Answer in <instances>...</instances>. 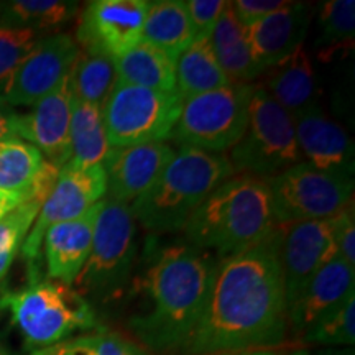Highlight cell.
I'll list each match as a JSON object with an SVG mask.
<instances>
[{"mask_svg":"<svg viewBox=\"0 0 355 355\" xmlns=\"http://www.w3.org/2000/svg\"><path fill=\"white\" fill-rule=\"evenodd\" d=\"M279 227L242 254L219 260L206 308L183 355L270 350L290 331L279 266Z\"/></svg>","mask_w":355,"mask_h":355,"instance_id":"6da1fadb","label":"cell"},{"mask_svg":"<svg viewBox=\"0 0 355 355\" xmlns=\"http://www.w3.org/2000/svg\"><path fill=\"white\" fill-rule=\"evenodd\" d=\"M217 261L188 243L152 257L135 286L141 304L128 318V327L145 349L183 354L201 321Z\"/></svg>","mask_w":355,"mask_h":355,"instance_id":"7a4b0ae2","label":"cell"},{"mask_svg":"<svg viewBox=\"0 0 355 355\" xmlns=\"http://www.w3.org/2000/svg\"><path fill=\"white\" fill-rule=\"evenodd\" d=\"M275 227L265 181L235 175L204 199L183 232L188 245L224 260L255 247Z\"/></svg>","mask_w":355,"mask_h":355,"instance_id":"3957f363","label":"cell"},{"mask_svg":"<svg viewBox=\"0 0 355 355\" xmlns=\"http://www.w3.org/2000/svg\"><path fill=\"white\" fill-rule=\"evenodd\" d=\"M232 176L225 153L181 146L157 181L130 204L133 219L153 234L183 230L204 199Z\"/></svg>","mask_w":355,"mask_h":355,"instance_id":"277c9868","label":"cell"},{"mask_svg":"<svg viewBox=\"0 0 355 355\" xmlns=\"http://www.w3.org/2000/svg\"><path fill=\"white\" fill-rule=\"evenodd\" d=\"M0 309L8 311L33 352L99 327L91 301L51 278H33L25 288L6 291L0 296Z\"/></svg>","mask_w":355,"mask_h":355,"instance_id":"5b68a950","label":"cell"},{"mask_svg":"<svg viewBox=\"0 0 355 355\" xmlns=\"http://www.w3.org/2000/svg\"><path fill=\"white\" fill-rule=\"evenodd\" d=\"M137 234L130 206L102 199L91 252L74 279V290L99 303L123 295L137 259Z\"/></svg>","mask_w":355,"mask_h":355,"instance_id":"8992f818","label":"cell"},{"mask_svg":"<svg viewBox=\"0 0 355 355\" xmlns=\"http://www.w3.org/2000/svg\"><path fill=\"white\" fill-rule=\"evenodd\" d=\"M229 152L235 175L255 178L265 183L303 163L295 121L257 84L252 92L245 132Z\"/></svg>","mask_w":355,"mask_h":355,"instance_id":"52a82bcc","label":"cell"},{"mask_svg":"<svg viewBox=\"0 0 355 355\" xmlns=\"http://www.w3.org/2000/svg\"><path fill=\"white\" fill-rule=\"evenodd\" d=\"M255 84L232 83L183 99L170 140L211 153H225L242 139Z\"/></svg>","mask_w":355,"mask_h":355,"instance_id":"ba28073f","label":"cell"},{"mask_svg":"<svg viewBox=\"0 0 355 355\" xmlns=\"http://www.w3.org/2000/svg\"><path fill=\"white\" fill-rule=\"evenodd\" d=\"M183 99L176 91H158L115 83L102 105L110 146H132L166 141L180 117Z\"/></svg>","mask_w":355,"mask_h":355,"instance_id":"9c48e42d","label":"cell"},{"mask_svg":"<svg viewBox=\"0 0 355 355\" xmlns=\"http://www.w3.org/2000/svg\"><path fill=\"white\" fill-rule=\"evenodd\" d=\"M277 225L332 219L354 202V181L329 175L308 163L266 181Z\"/></svg>","mask_w":355,"mask_h":355,"instance_id":"30bf717a","label":"cell"},{"mask_svg":"<svg viewBox=\"0 0 355 355\" xmlns=\"http://www.w3.org/2000/svg\"><path fill=\"white\" fill-rule=\"evenodd\" d=\"M105 193L107 180L102 165L83 168L66 163L60 170L50 194L44 199L20 254L28 261L37 260L42 254L44 234L51 225L86 214L104 199Z\"/></svg>","mask_w":355,"mask_h":355,"instance_id":"8fae6325","label":"cell"},{"mask_svg":"<svg viewBox=\"0 0 355 355\" xmlns=\"http://www.w3.org/2000/svg\"><path fill=\"white\" fill-rule=\"evenodd\" d=\"M148 0H92L78 13L79 50L119 58L141 42Z\"/></svg>","mask_w":355,"mask_h":355,"instance_id":"7c38bea8","label":"cell"},{"mask_svg":"<svg viewBox=\"0 0 355 355\" xmlns=\"http://www.w3.org/2000/svg\"><path fill=\"white\" fill-rule=\"evenodd\" d=\"M278 227V257L283 283H285L286 304L290 311L313 275L322 265L337 257L336 217L295 222Z\"/></svg>","mask_w":355,"mask_h":355,"instance_id":"4fadbf2b","label":"cell"},{"mask_svg":"<svg viewBox=\"0 0 355 355\" xmlns=\"http://www.w3.org/2000/svg\"><path fill=\"white\" fill-rule=\"evenodd\" d=\"M78 55L79 46L71 35H44L12 76L3 102L10 107H33L69 76Z\"/></svg>","mask_w":355,"mask_h":355,"instance_id":"5bb4252c","label":"cell"},{"mask_svg":"<svg viewBox=\"0 0 355 355\" xmlns=\"http://www.w3.org/2000/svg\"><path fill=\"white\" fill-rule=\"evenodd\" d=\"M73 94L68 78L55 91L33 105L32 112L17 114L15 137L37 146L53 166L63 168L69 162V127Z\"/></svg>","mask_w":355,"mask_h":355,"instance_id":"9a60e30c","label":"cell"},{"mask_svg":"<svg viewBox=\"0 0 355 355\" xmlns=\"http://www.w3.org/2000/svg\"><path fill=\"white\" fill-rule=\"evenodd\" d=\"M175 153L176 150L166 141L112 146L102 163L107 180V199L130 206L157 181Z\"/></svg>","mask_w":355,"mask_h":355,"instance_id":"2e32d148","label":"cell"},{"mask_svg":"<svg viewBox=\"0 0 355 355\" xmlns=\"http://www.w3.org/2000/svg\"><path fill=\"white\" fill-rule=\"evenodd\" d=\"M295 132L304 163L354 181V140L340 123L318 107L295 119Z\"/></svg>","mask_w":355,"mask_h":355,"instance_id":"e0dca14e","label":"cell"},{"mask_svg":"<svg viewBox=\"0 0 355 355\" xmlns=\"http://www.w3.org/2000/svg\"><path fill=\"white\" fill-rule=\"evenodd\" d=\"M311 13L313 8L309 3L288 2L272 15L248 26V43L261 74L303 46Z\"/></svg>","mask_w":355,"mask_h":355,"instance_id":"ac0fdd59","label":"cell"},{"mask_svg":"<svg viewBox=\"0 0 355 355\" xmlns=\"http://www.w3.org/2000/svg\"><path fill=\"white\" fill-rule=\"evenodd\" d=\"M99 206L101 202H97L78 219L60 222L46 230L42 252L48 278L73 286L91 252Z\"/></svg>","mask_w":355,"mask_h":355,"instance_id":"d6986e66","label":"cell"},{"mask_svg":"<svg viewBox=\"0 0 355 355\" xmlns=\"http://www.w3.org/2000/svg\"><path fill=\"white\" fill-rule=\"evenodd\" d=\"M352 293H355V266L334 257L313 275L288 311L293 334H303L319 316Z\"/></svg>","mask_w":355,"mask_h":355,"instance_id":"ffe728a7","label":"cell"},{"mask_svg":"<svg viewBox=\"0 0 355 355\" xmlns=\"http://www.w3.org/2000/svg\"><path fill=\"white\" fill-rule=\"evenodd\" d=\"M60 168L43 158L37 146L19 137L0 141V191L24 198L46 199Z\"/></svg>","mask_w":355,"mask_h":355,"instance_id":"44dd1931","label":"cell"},{"mask_svg":"<svg viewBox=\"0 0 355 355\" xmlns=\"http://www.w3.org/2000/svg\"><path fill=\"white\" fill-rule=\"evenodd\" d=\"M260 86L291 115L293 121L321 107L316 69L304 44L282 63L265 71V81Z\"/></svg>","mask_w":355,"mask_h":355,"instance_id":"7402d4cb","label":"cell"},{"mask_svg":"<svg viewBox=\"0 0 355 355\" xmlns=\"http://www.w3.org/2000/svg\"><path fill=\"white\" fill-rule=\"evenodd\" d=\"M209 43L220 68L232 83L250 84V81L261 76L259 64L252 55L247 28L235 17L232 2L216 24Z\"/></svg>","mask_w":355,"mask_h":355,"instance_id":"603a6c76","label":"cell"},{"mask_svg":"<svg viewBox=\"0 0 355 355\" xmlns=\"http://www.w3.org/2000/svg\"><path fill=\"white\" fill-rule=\"evenodd\" d=\"M117 81L158 91H176V56L153 44H139L115 58Z\"/></svg>","mask_w":355,"mask_h":355,"instance_id":"cb8c5ba5","label":"cell"},{"mask_svg":"<svg viewBox=\"0 0 355 355\" xmlns=\"http://www.w3.org/2000/svg\"><path fill=\"white\" fill-rule=\"evenodd\" d=\"M176 94L181 99L232 84L212 51L209 38L194 40L176 56Z\"/></svg>","mask_w":355,"mask_h":355,"instance_id":"d4e9b609","label":"cell"},{"mask_svg":"<svg viewBox=\"0 0 355 355\" xmlns=\"http://www.w3.org/2000/svg\"><path fill=\"white\" fill-rule=\"evenodd\" d=\"M69 165L97 166L104 163L110 152L102 109L73 99L69 127Z\"/></svg>","mask_w":355,"mask_h":355,"instance_id":"484cf974","label":"cell"},{"mask_svg":"<svg viewBox=\"0 0 355 355\" xmlns=\"http://www.w3.org/2000/svg\"><path fill=\"white\" fill-rule=\"evenodd\" d=\"M194 40L183 0H155L148 3L141 42L178 56Z\"/></svg>","mask_w":355,"mask_h":355,"instance_id":"4316f807","label":"cell"},{"mask_svg":"<svg viewBox=\"0 0 355 355\" xmlns=\"http://www.w3.org/2000/svg\"><path fill=\"white\" fill-rule=\"evenodd\" d=\"M79 3L69 0H12L0 8V26L50 32L76 19Z\"/></svg>","mask_w":355,"mask_h":355,"instance_id":"83f0119b","label":"cell"},{"mask_svg":"<svg viewBox=\"0 0 355 355\" xmlns=\"http://www.w3.org/2000/svg\"><path fill=\"white\" fill-rule=\"evenodd\" d=\"M68 83L74 101L102 109L117 83L115 60L79 50L76 61L69 71Z\"/></svg>","mask_w":355,"mask_h":355,"instance_id":"f1b7e54d","label":"cell"},{"mask_svg":"<svg viewBox=\"0 0 355 355\" xmlns=\"http://www.w3.org/2000/svg\"><path fill=\"white\" fill-rule=\"evenodd\" d=\"M355 2L354 0H329L319 6L318 35L314 38L319 58L334 56L339 50L354 46Z\"/></svg>","mask_w":355,"mask_h":355,"instance_id":"f546056e","label":"cell"},{"mask_svg":"<svg viewBox=\"0 0 355 355\" xmlns=\"http://www.w3.org/2000/svg\"><path fill=\"white\" fill-rule=\"evenodd\" d=\"M300 337L306 344L326 349L352 347L355 343V293L326 311Z\"/></svg>","mask_w":355,"mask_h":355,"instance_id":"4dcf8cb0","label":"cell"},{"mask_svg":"<svg viewBox=\"0 0 355 355\" xmlns=\"http://www.w3.org/2000/svg\"><path fill=\"white\" fill-rule=\"evenodd\" d=\"M32 355H148V352L117 332L97 327Z\"/></svg>","mask_w":355,"mask_h":355,"instance_id":"1f68e13d","label":"cell"},{"mask_svg":"<svg viewBox=\"0 0 355 355\" xmlns=\"http://www.w3.org/2000/svg\"><path fill=\"white\" fill-rule=\"evenodd\" d=\"M43 202V198H30L0 219V282L20 254Z\"/></svg>","mask_w":355,"mask_h":355,"instance_id":"d6a6232c","label":"cell"},{"mask_svg":"<svg viewBox=\"0 0 355 355\" xmlns=\"http://www.w3.org/2000/svg\"><path fill=\"white\" fill-rule=\"evenodd\" d=\"M43 37L44 33L33 30L0 26V102H3V92L15 71Z\"/></svg>","mask_w":355,"mask_h":355,"instance_id":"836d02e7","label":"cell"},{"mask_svg":"<svg viewBox=\"0 0 355 355\" xmlns=\"http://www.w3.org/2000/svg\"><path fill=\"white\" fill-rule=\"evenodd\" d=\"M229 3L227 0H184V8L196 40L211 37L212 30Z\"/></svg>","mask_w":355,"mask_h":355,"instance_id":"e575fe53","label":"cell"},{"mask_svg":"<svg viewBox=\"0 0 355 355\" xmlns=\"http://www.w3.org/2000/svg\"><path fill=\"white\" fill-rule=\"evenodd\" d=\"M350 202L336 216V250L337 257L355 266V212Z\"/></svg>","mask_w":355,"mask_h":355,"instance_id":"d590c367","label":"cell"},{"mask_svg":"<svg viewBox=\"0 0 355 355\" xmlns=\"http://www.w3.org/2000/svg\"><path fill=\"white\" fill-rule=\"evenodd\" d=\"M286 3V0H237V2H232V10L237 20L248 28L283 8Z\"/></svg>","mask_w":355,"mask_h":355,"instance_id":"8d00e7d4","label":"cell"},{"mask_svg":"<svg viewBox=\"0 0 355 355\" xmlns=\"http://www.w3.org/2000/svg\"><path fill=\"white\" fill-rule=\"evenodd\" d=\"M15 109L7 105L6 102H0V141L8 139V137H15Z\"/></svg>","mask_w":355,"mask_h":355,"instance_id":"74e56055","label":"cell"},{"mask_svg":"<svg viewBox=\"0 0 355 355\" xmlns=\"http://www.w3.org/2000/svg\"><path fill=\"white\" fill-rule=\"evenodd\" d=\"M24 201H25L24 198L13 196V194L0 191V219H2L3 216H7L8 212H12L15 207H19Z\"/></svg>","mask_w":355,"mask_h":355,"instance_id":"f35d334b","label":"cell"},{"mask_svg":"<svg viewBox=\"0 0 355 355\" xmlns=\"http://www.w3.org/2000/svg\"><path fill=\"white\" fill-rule=\"evenodd\" d=\"M314 355H354V352L349 349H322Z\"/></svg>","mask_w":355,"mask_h":355,"instance_id":"ab89813d","label":"cell"},{"mask_svg":"<svg viewBox=\"0 0 355 355\" xmlns=\"http://www.w3.org/2000/svg\"><path fill=\"white\" fill-rule=\"evenodd\" d=\"M212 355H282L273 350H248V352H230V354H212Z\"/></svg>","mask_w":355,"mask_h":355,"instance_id":"60d3db41","label":"cell"},{"mask_svg":"<svg viewBox=\"0 0 355 355\" xmlns=\"http://www.w3.org/2000/svg\"><path fill=\"white\" fill-rule=\"evenodd\" d=\"M0 355H13L12 350L8 349V345L2 340V337H0Z\"/></svg>","mask_w":355,"mask_h":355,"instance_id":"b9f144b4","label":"cell"},{"mask_svg":"<svg viewBox=\"0 0 355 355\" xmlns=\"http://www.w3.org/2000/svg\"><path fill=\"white\" fill-rule=\"evenodd\" d=\"M288 355H311L308 350H295V352L288 354Z\"/></svg>","mask_w":355,"mask_h":355,"instance_id":"7bdbcfd3","label":"cell"},{"mask_svg":"<svg viewBox=\"0 0 355 355\" xmlns=\"http://www.w3.org/2000/svg\"><path fill=\"white\" fill-rule=\"evenodd\" d=\"M0 8H2V2H0Z\"/></svg>","mask_w":355,"mask_h":355,"instance_id":"ee69618b","label":"cell"}]
</instances>
